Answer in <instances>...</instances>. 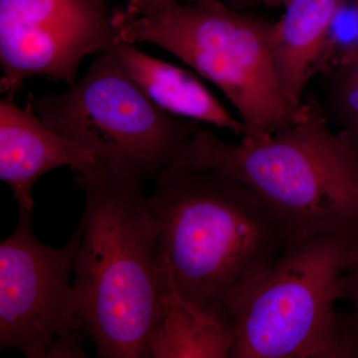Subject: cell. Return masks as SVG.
<instances>
[{
  "instance_id": "5b68a950",
  "label": "cell",
  "mask_w": 358,
  "mask_h": 358,
  "mask_svg": "<svg viewBox=\"0 0 358 358\" xmlns=\"http://www.w3.org/2000/svg\"><path fill=\"white\" fill-rule=\"evenodd\" d=\"M357 250L358 233L289 238L238 317L231 358H355L336 306Z\"/></svg>"
},
{
  "instance_id": "9a60e30c",
  "label": "cell",
  "mask_w": 358,
  "mask_h": 358,
  "mask_svg": "<svg viewBox=\"0 0 358 358\" xmlns=\"http://www.w3.org/2000/svg\"><path fill=\"white\" fill-rule=\"evenodd\" d=\"M260 3L265 4V6L271 7L284 6L289 0H257Z\"/></svg>"
},
{
  "instance_id": "7c38bea8",
  "label": "cell",
  "mask_w": 358,
  "mask_h": 358,
  "mask_svg": "<svg viewBox=\"0 0 358 358\" xmlns=\"http://www.w3.org/2000/svg\"><path fill=\"white\" fill-rule=\"evenodd\" d=\"M162 317L150 341V358L231 357L235 333L181 298L159 256Z\"/></svg>"
},
{
  "instance_id": "6da1fadb",
  "label": "cell",
  "mask_w": 358,
  "mask_h": 358,
  "mask_svg": "<svg viewBox=\"0 0 358 358\" xmlns=\"http://www.w3.org/2000/svg\"><path fill=\"white\" fill-rule=\"evenodd\" d=\"M155 182L148 202L174 289L235 333L240 313L288 235L246 186L219 171L173 164Z\"/></svg>"
},
{
  "instance_id": "2e32d148",
  "label": "cell",
  "mask_w": 358,
  "mask_h": 358,
  "mask_svg": "<svg viewBox=\"0 0 358 358\" xmlns=\"http://www.w3.org/2000/svg\"><path fill=\"white\" fill-rule=\"evenodd\" d=\"M178 1H196V0H178ZM222 1L226 2V3L229 4L231 6H243L245 2L249 1V0H222Z\"/></svg>"
},
{
  "instance_id": "ba28073f",
  "label": "cell",
  "mask_w": 358,
  "mask_h": 358,
  "mask_svg": "<svg viewBox=\"0 0 358 358\" xmlns=\"http://www.w3.org/2000/svg\"><path fill=\"white\" fill-rule=\"evenodd\" d=\"M120 42L106 0H0L1 93L32 77L76 83L82 61Z\"/></svg>"
},
{
  "instance_id": "30bf717a",
  "label": "cell",
  "mask_w": 358,
  "mask_h": 358,
  "mask_svg": "<svg viewBox=\"0 0 358 358\" xmlns=\"http://www.w3.org/2000/svg\"><path fill=\"white\" fill-rule=\"evenodd\" d=\"M346 0H289L281 20L273 24V63L278 81L294 110L306 89L331 57V30Z\"/></svg>"
},
{
  "instance_id": "277c9868",
  "label": "cell",
  "mask_w": 358,
  "mask_h": 358,
  "mask_svg": "<svg viewBox=\"0 0 358 358\" xmlns=\"http://www.w3.org/2000/svg\"><path fill=\"white\" fill-rule=\"evenodd\" d=\"M113 22L120 41L159 46L218 87L244 136H270L296 119L273 63L274 22L222 0H128Z\"/></svg>"
},
{
  "instance_id": "3957f363",
  "label": "cell",
  "mask_w": 358,
  "mask_h": 358,
  "mask_svg": "<svg viewBox=\"0 0 358 358\" xmlns=\"http://www.w3.org/2000/svg\"><path fill=\"white\" fill-rule=\"evenodd\" d=\"M176 164L246 186L289 238L358 233V155L313 96L291 124L263 138L231 143L200 124Z\"/></svg>"
},
{
  "instance_id": "8fae6325",
  "label": "cell",
  "mask_w": 358,
  "mask_h": 358,
  "mask_svg": "<svg viewBox=\"0 0 358 358\" xmlns=\"http://www.w3.org/2000/svg\"><path fill=\"white\" fill-rule=\"evenodd\" d=\"M112 49L136 83L162 109L244 136L239 117L231 114L192 73L148 55L128 42H117Z\"/></svg>"
},
{
  "instance_id": "4fadbf2b",
  "label": "cell",
  "mask_w": 358,
  "mask_h": 358,
  "mask_svg": "<svg viewBox=\"0 0 358 358\" xmlns=\"http://www.w3.org/2000/svg\"><path fill=\"white\" fill-rule=\"evenodd\" d=\"M324 77L329 122H336L341 133L358 155V48L336 49L320 70Z\"/></svg>"
},
{
  "instance_id": "9c48e42d",
  "label": "cell",
  "mask_w": 358,
  "mask_h": 358,
  "mask_svg": "<svg viewBox=\"0 0 358 358\" xmlns=\"http://www.w3.org/2000/svg\"><path fill=\"white\" fill-rule=\"evenodd\" d=\"M95 162L31 110L8 99L0 101V179L11 188L20 208L33 210L32 188L44 174L62 166L80 173Z\"/></svg>"
},
{
  "instance_id": "e0dca14e",
  "label": "cell",
  "mask_w": 358,
  "mask_h": 358,
  "mask_svg": "<svg viewBox=\"0 0 358 358\" xmlns=\"http://www.w3.org/2000/svg\"><path fill=\"white\" fill-rule=\"evenodd\" d=\"M357 1L358 2V0H357Z\"/></svg>"
},
{
  "instance_id": "52a82bcc",
  "label": "cell",
  "mask_w": 358,
  "mask_h": 358,
  "mask_svg": "<svg viewBox=\"0 0 358 358\" xmlns=\"http://www.w3.org/2000/svg\"><path fill=\"white\" fill-rule=\"evenodd\" d=\"M80 241L78 227L65 246H47L33 232L32 211L20 208L17 227L0 245V350L27 358L87 357L88 331L71 301Z\"/></svg>"
},
{
  "instance_id": "8992f818",
  "label": "cell",
  "mask_w": 358,
  "mask_h": 358,
  "mask_svg": "<svg viewBox=\"0 0 358 358\" xmlns=\"http://www.w3.org/2000/svg\"><path fill=\"white\" fill-rule=\"evenodd\" d=\"M26 109L99 164L143 182L178 164L202 124L157 106L112 48L64 93L29 95Z\"/></svg>"
},
{
  "instance_id": "7a4b0ae2",
  "label": "cell",
  "mask_w": 358,
  "mask_h": 358,
  "mask_svg": "<svg viewBox=\"0 0 358 358\" xmlns=\"http://www.w3.org/2000/svg\"><path fill=\"white\" fill-rule=\"evenodd\" d=\"M85 193L72 308L103 358H150L162 312L160 226L143 181L99 162L76 176Z\"/></svg>"
},
{
  "instance_id": "5bb4252c",
  "label": "cell",
  "mask_w": 358,
  "mask_h": 358,
  "mask_svg": "<svg viewBox=\"0 0 358 358\" xmlns=\"http://www.w3.org/2000/svg\"><path fill=\"white\" fill-rule=\"evenodd\" d=\"M346 301L350 310L343 313L348 336L358 358V250L343 279L341 301Z\"/></svg>"
}]
</instances>
